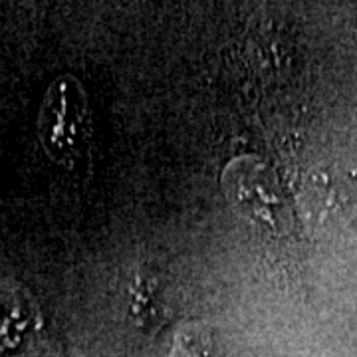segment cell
Wrapping results in <instances>:
<instances>
[{
  "mask_svg": "<svg viewBox=\"0 0 357 357\" xmlns=\"http://www.w3.org/2000/svg\"><path fill=\"white\" fill-rule=\"evenodd\" d=\"M169 357H220L217 332L204 321L178 328Z\"/></svg>",
  "mask_w": 357,
  "mask_h": 357,
  "instance_id": "4",
  "label": "cell"
},
{
  "mask_svg": "<svg viewBox=\"0 0 357 357\" xmlns=\"http://www.w3.org/2000/svg\"><path fill=\"white\" fill-rule=\"evenodd\" d=\"M89 109L86 89L70 74L52 82L38 109V137L54 163L74 165L89 147Z\"/></svg>",
  "mask_w": 357,
  "mask_h": 357,
  "instance_id": "1",
  "label": "cell"
},
{
  "mask_svg": "<svg viewBox=\"0 0 357 357\" xmlns=\"http://www.w3.org/2000/svg\"><path fill=\"white\" fill-rule=\"evenodd\" d=\"M222 191L229 204L248 222L270 230L278 229L282 197L270 167L256 155H241L222 171Z\"/></svg>",
  "mask_w": 357,
  "mask_h": 357,
  "instance_id": "2",
  "label": "cell"
},
{
  "mask_svg": "<svg viewBox=\"0 0 357 357\" xmlns=\"http://www.w3.org/2000/svg\"><path fill=\"white\" fill-rule=\"evenodd\" d=\"M40 312L24 286L0 280V354L14 351L38 330Z\"/></svg>",
  "mask_w": 357,
  "mask_h": 357,
  "instance_id": "3",
  "label": "cell"
}]
</instances>
